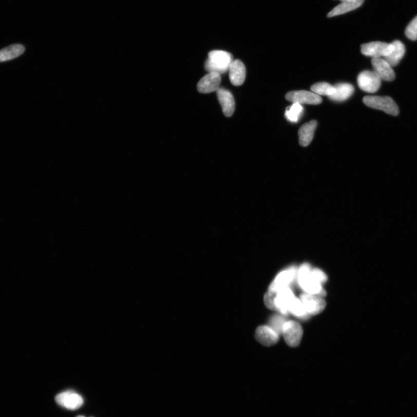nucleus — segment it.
Returning <instances> with one entry per match:
<instances>
[{
	"instance_id": "15",
	"label": "nucleus",
	"mask_w": 417,
	"mask_h": 417,
	"mask_svg": "<svg viewBox=\"0 0 417 417\" xmlns=\"http://www.w3.org/2000/svg\"><path fill=\"white\" fill-rule=\"evenodd\" d=\"M216 92L217 99L225 116H232L235 110V102L233 94L229 90L223 88H219Z\"/></svg>"
},
{
	"instance_id": "14",
	"label": "nucleus",
	"mask_w": 417,
	"mask_h": 417,
	"mask_svg": "<svg viewBox=\"0 0 417 417\" xmlns=\"http://www.w3.org/2000/svg\"><path fill=\"white\" fill-rule=\"evenodd\" d=\"M374 71L381 80L392 81L395 79V74L392 66L383 58H374L371 61Z\"/></svg>"
},
{
	"instance_id": "1",
	"label": "nucleus",
	"mask_w": 417,
	"mask_h": 417,
	"mask_svg": "<svg viewBox=\"0 0 417 417\" xmlns=\"http://www.w3.org/2000/svg\"><path fill=\"white\" fill-rule=\"evenodd\" d=\"M297 279L299 286L305 293L321 297L326 296V292L323 285L313 276L310 264H304L300 267L297 270Z\"/></svg>"
},
{
	"instance_id": "21",
	"label": "nucleus",
	"mask_w": 417,
	"mask_h": 417,
	"mask_svg": "<svg viewBox=\"0 0 417 417\" xmlns=\"http://www.w3.org/2000/svg\"><path fill=\"white\" fill-rule=\"evenodd\" d=\"M25 47L21 44H13L0 50V62L13 60L25 52Z\"/></svg>"
},
{
	"instance_id": "9",
	"label": "nucleus",
	"mask_w": 417,
	"mask_h": 417,
	"mask_svg": "<svg viewBox=\"0 0 417 417\" xmlns=\"http://www.w3.org/2000/svg\"><path fill=\"white\" fill-rule=\"evenodd\" d=\"M55 401L59 405L70 410L79 409L84 403L82 396L72 391H66L58 394L55 397Z\"/></svg>"
},
{
	"instance_id": "16",
	"label": "nucleus",
	"mask_w": 417,
	"mask_h": 417,
	"mask_svg": "<svg viewBox=\"0 0 417 417\" xmlns=\"http://www.w3.org/2000/svg\"><path fill=\"white\" fill-rule=\"evenodd\" d=\"M229 77L231 83L234 86L242 85L246 79L245 66L241 61L234 60L229 67Z\"/></svg>"
},
{
	"instance_id": "30",
	"label": "nucleus",
	"mask_w": 417,
	"mask_h": 417,
	"mask_svg": "<svg viewBox=\"0 0 417 417\" xmlns=\"http://www.w3.org/2000/svg\"><path fill=\"white\" fill-rule=\"evenodd\" d=\"M340 1H341L342 2H343L347 1V0H340Z\"/></svg>"
},
{
	"instance_id": "27",
	"label": "nucleus",
	"mask_w": 417,
	"mask_h": 417,
	"mask_svg": "<svg viewBox=\"0 0 417 417\" xmlns=\"http://www.w3.org/2000/svg\"><path fill=\"white\" fill-rule=\"evenodd\" d=\"M277 293L270 291L267 292L264 296V302L266 306L272 310L276 311L275 298Z\"/></svg>"
},
{
	"instance_id": "7",
	"label": "nucleus",
	"mask_w": 417,
	"mask_h": 417,
	"mask_svg": "<svg viewBox=\"0 0 417 417\" xmlns=\"http://www.w3.org/2000/svg\"><path fill=\"white\" fill-rule=\"evenodd\" d=\"M300 299L310 315L320 314L324 310L326 306L324 297L318 295L305 293L301 294Z\"/></svg>"
},
{
	"instance_id": "17",
	"label": "nucleus",
	"mask_w": 417,
	"mask_h": 417,
	"mask_svg": "<svg viewBox=\"0 0 417 417\" xmlns=\"http://www.w3.org/2000/svg\"><path fill=\"white\" fill-rule=\"evenodd\" d=\"M317 125V122L313 120L303 125L299 129V143L301 146L307 147L311 143L314 138Z\"/></svg>"
},
{
	"instance_id": "25",
	"label": "nucleus",
	"mask_w": 417,
	"mask_h": 417,
	"mask_svg": "<svg viewBox=\"0 0 417 417\" xmlns=\"http://www.w3.org/2000/svg\"><path fill=\"white\" fill-rule=\"evenodd\" d=\"M284 316L282 314L274 315L272 316L269 320V326L279 335L282 334L283 325L287 321Z\"/></svg>"
},
{
	"instance_id": "3",
	"label": "nucleus",
	"mask_w": 417,
	"mask_h": 417,
	"mask_svg": "<svg viewBox=\"0 0 417 417\" xmlns=\"http://www.w3.org/2000/svg\"><path fill=\"white\" fill-rule=\"evenodd\" d=\"M363 102L369 107L383 111L387 114L396 116L400 109L393 100L388 97H365Z\"/></svg>"
},
{
	"instance_id": "19",
	"label": "nucleus",
	"mask_w": 417,
	"mask_h": 417,
	"mask_svg": "<svg viewBox=\"0 0 417 417\" xmlns=\"http://www.w3.org/2000/svg\"><path fill=\"white\" fill-rule=\"evenodd\" d=\"M334 87L335 89V92L329 98L331 101L334 102L346 101L352 96L355 90L353 86L348 83L337 84Z\"/></svg>"
},
{
	"instance_id": "20",
	"label": "nucleus",
	"mask_w": 417,
	"mask_h": 417,
	"mask_svg": "<svg viewBox=\"0 0 417 417\" xmlns=\"http://www.w3.org/2000/svg\"><path fill=\"white\" fill-rule=\"evenodd\" d=\"M392 50L388 56L384 58L392 67L396 66L404 56L406 52L405 45L400 41H395L392 42Z\"/></svg>"
},
{
	"instance_id": "22",
	"label": "nucleus",
	"mask_w": 417,
	"mask_h": 417,
	"mask_svg": "<svg viewBox=\"0 0 417 417\" xmlns=\"http://www.w3.org/2000/svg\"><path fill=\"white\" fill-rule=\"evenodd\" d=\"M289 313H291L293 315L300 319H306L310 315L308 314L300 299L296 297L294 299L290 307Z\"/></svg>"
},
{
	"instance_id": "5",
	"label": "nucleus",
	"mask_w": 417,
	"mask_h": 417,
	"mask_svg": "<svg viewBox=\"0 0 417 417\" xmlns=\"http://www.w3.org/2000/svg\"><path fill=\"white\" fill-rule=\"evenodd\" d=\"M357 84L359 88L368 93H375L378 91L382 84V80L375 72L371 71H364L357 77Z\"/></svg>"
},
{
	"instance_id": "8",
	"label": "nucleus",
	"mask_w": 417,
	"mask_h": 417,
	"mask_svg": "<svg viewBox=\"0 0 417 417\" xmlns=\"http://www.w3.org/2000/svg\"><path fill=\"white\" fill-rule=\"evenodd\" d=\"M297 270L294 267L281 272L276 276L269 290L278 293L280 290L289 288L290 285L297 278Z\"/></svg>"
},
{
	"instance_id": "6",
	"label": "nucleus",
	"mask_w": 417,
	"mask_h": 417,
	"mask_svg": "<svg viewBox=\"0 0 417 417\" xmlns=\"http://www.w3.org/2000/svg\"><path fill=\"white\" fill-rule=\"evenodd\" d=\"M392 44L376 42L363 44L361 52L364 55L374 58H385L391 53Z\"/></svg>"
},
{
	"instance_id": "23",
	"label": "nucleus",
	"mask_w": 417,
	"mask_h": 417,
	"mask_svg": "<svg viewBox=\"0 0 417 417\" xmlns=\"http://www.w3.org/2000/svg\"><path fill=\"white\" fill-rule=\"evenodd\" d=\"M304 108L301 104L293 103L291 107L287 108L285 112V117L287 120L292 122H297L301 116Z\"/></svg>"
},
{
	"instance_id": "13",
	"label": "nucleus",
	"mask_w": 417,
	"mask_h": 417,
	"mask_svg": "<svg viewBox=\"0 0 417 417\" xmlns=\"http://www.w3.org/2000/svg\"><path fill=\"white\" fill-rule=\"evenodd\" d=\"M279 335L269 325L261 326L255 333V338L258 343L266 347H270L277 343Z\"/></svg>"
},
{
	"instance_id": "18",
	"label": "nucleus",
	"mask_w": 417,
	"mask_h": 417,
	"mask_svg": "<svg viewBox=\"0 0 417 417\" xmlns=\"http://www.w3.org/2000/svg\"><path fill=\"white\" fill-rule=\"evenodd\" d=\"M364 2L365 0H347L333 9L328 13V17L336 16L355 10L361 7Z\"/></svg>"
},
{
	"instance_id": "12",
	"label": "nucleus",
	"mask_w": 417,
	"mask_h": 417,
	"mask_svg": "<svg viewBox=\"0 0 417 417\" xmlns=\"http://www.w3.org/2000/svg\"><path fill=\"white\" fill-rule=\"evenodd\" d=\"M221 82V75L216 72H210L202 77L197 85L199 93H210L217 91Z\"/></svg>"
},
{
	"instance_id": "11",
	"label": "nucleus",
	"mask_w": 417,
	"mask_h": 417,
	"mask_svg": "<svg viewBox=\"0 0 417 417\" xmlns=\"http://www.w3.org/2000/svg\"><path fill=\"white\" fill-rule=\"evenodd\" d=\"M295 298L291 288H286L280 290L276 294L275 298L276 311L279 312L280 314L287 316L290 307Z\"/></svg>"
},
{
	"instance_id": "24",
	"label": "nucleus",
	"mask_w": 417,
	"mask_h": 417,
	"mask_svg": "<svg viewBox=\"0 0 417 417\" xmlns=\"http://www.w3.org/2000/svg\"><path fill=\"white\" fill-rule=\"evenodd\" d=\"M312 91L318 95H325L328 97L335 92L333 86L327 83H319L313 85L311 88Z\"/></svg>"
},
{
	"instance_id": "26",
	"label": "nucleus",
	"mask_w": 417,
	"mask_h": 417,
	"mask_svg": "<svg viewBox=\"0 0 417 417\" xmlns=\"http://www.w3.org/2000/svg\"><path fill=\"white\" fill-rule=\"evenodd\" d=\"M405 34L406 37L411 40H417V16L407 26Z\"/></svg>"
},
{
	"instance_id": "2",
	"label": "nucleus",
	"mask_w": 417,
	"mask_h": 417,
	"mask_svg": "<svg viewBox=\"0 0 417 417\" xmlns=\"http://www.w3.org/2000/svg\"><path fill=\"white\" fill-rule=\"evenodd\" d=\"M233 61V56L230 53L215 50L208 53L205 68L208 73L216 72L220 75L223 74L229 71L231 63Z\"/></svg>"
},
{
	"instance_id": "29",
	"label": "nucleus",
	"mask_w": 417,
	"mask_h": 417,
	"mask_svg": "<svg viewBox=\"0 0 417 417\" xmlns=\"http://www.w3.org/2000/svg\"><path fill=\"white\" fill-rule=\"evenodd\" d=\"M77 417H85V416H83V415H79V416H77Z\"/></svg>"
},
{
	"instance_id": "28",
	"label": "nucleus",
	"mask_w": 417,
	"mask_h": 417,
	"mask_svg": "<svg viewBox=\"0 0 417 417\" xmlns=\"http://www.w3.org/2000/svg\"><path fill=\"white\" fill-rule=\"evenodd\" d=\"M312 274L315 279L321 285H324L328 280L327 276L319 269H312Z\"/></svg>"
},
{
	"instance_id": "10",
	"label": "nucleus",
	"mask_w": 417,
	"mask_h": 417,
	"mask_svg": "<svg viewBox=\"0 0 417 417\" xmlns=\"http://www.w3.org/2000/svg\"><path fill=\"white\" fill-rule=\"evenodd\" d=\"M286 99L293 103L319 104L323 102V99L313 92L306 90H296L288 92L286 94Z\"/></svg>"
},
{
	"instance_id": "4",
	"label": "nucleus",
	"mask_w": 417,
	"mask_h": 417,
	"mask_svg": "<svg viewBox=\"0 0 417 417\" xmlns=\"http://www.w3.org/2000/svg\"><path fill=\"white\" fill-rule=\"evenodd\" d=\"M282 334L289 347H297L301 341L303 330L300 324L296 321L289 320L283 325Z\"/></svg>"
}]
</instances>
